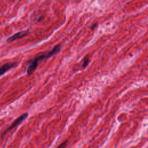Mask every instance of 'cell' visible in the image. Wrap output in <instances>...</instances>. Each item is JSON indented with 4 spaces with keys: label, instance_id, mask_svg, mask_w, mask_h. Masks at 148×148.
Wrapping results in <instances>:
<instances>
[{
    "label": "cell",
    "instance_id": "6",
    "mask_svg": "<svg viewBox=\"0 0 148 148\" xmlns=\"http://www.w3.org/2000/svg\"><path fill=\"white\" fill-rule=\"evenodd\" d=\"M67 143H68V140H66L64 142H63L61 144H60L57 148H65Z\"/></svg>",
    "mask_w": 148,
    "mask_h": 148
},
{
    "label": "cell",
    "instance_id": "3",
    "mask_svg": "<svg viewBox=\"0 0 148 148\" xmlns=\"http://www.w3.org/2000/svg\"><path fill=\"white\" fill-rule=\"evenodd\" d=\"M28 34V31H20L18 32L17 33L14 34V35H13L12 36H10L8 39H7V42L8 43H10L16 40L21 39L23 37H25V36H27Z\"/></svg>",
    "mask_w": 148,
    "mask_h": 148
},
{
    "label": "cell",
    "instance_id": "1",
    "mask_svg": "<svg viewBox=\"0 0 148 148\" xmlns=\"http://www.w3.org/2000/svg\"><path fill=\"white\" fill-rule=\"evenodd\" d=\"M61 50V46L60 45H57L55 46L49 52H44L36 56L34 59H32L29 63V65L27 68V73L28 75H30L34 73L35 70L36 69L38 63L41 60L44 59H47L50 58L54 55L57 54Z\"/></svg>",
    "mask_w": 148,
    "mask_h": 148
},
{
    "label": "cell",
    "instance_id": "5",
    "mask_svg": "<svg viewBox=\"0 0 148 148\" xmlns=\"http://www.w3.org/2000/svg\"><path fill=\"white\" fill-rule=\"evenodd\" d=\"M89 62H90V58H89L88 56H87L84 57V58L83 60V64L82 65L83 68H85L88 65Z\"/></svg>",
    "mask_w": 148,
    "mask_h": 148
},
{
    "label": "cell",
    "instance_id": "2",
    "mask_svg": "<svg viewBox=\"0 0 148 148\" xmlns=\"http://www.w3.org/2000/svg\"><path fill=\"white\" fill-rule=\"evenodd\" d=\"M27 116H28V113H24V114L21 115L20 116H19L17 119H16V120L12 123V124L9 127H8L4 131V132H3L2 133V136L3 135H5V134H6L9 131L11 130L12 129H13V128H14V127H16V126H17L18 124H20L24 120H25V119L27 117Z\"/></svg>",
    "mask_w": 148,
    "mask_h": 148
},
{
    "label": "cell",
    "instance_id": "4",
    "mask_svg": "<svg viewBox=\"0 0 148 148\" xmlns=\"http://www.w3.org/2000/svg\"><path fill=\"white\" fill-rule=\"evenodd\" d=\"M17 65L16 62H8L3 65L0 68V76L4 74L6 72L9 71V69L15 67Z\"/></svg>",
    "mask_w": 148,
    "mask_h": 148
}]
</instances>
